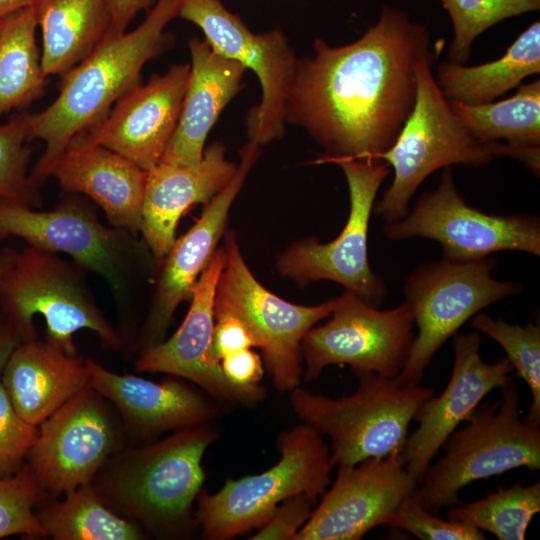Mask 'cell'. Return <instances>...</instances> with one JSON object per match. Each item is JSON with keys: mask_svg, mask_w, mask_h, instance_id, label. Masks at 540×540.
Masks as SVG:
<instances>
[{"mask_svg": "<svg viewBox=\"0 0 540 540\" xmlns=\"http://www.w3.org/2000/svg\"><path fill=\"white\" fill-rule=\"evenodd\" d=\"M431 44L424 25L389 5L352 43L331 47L316 39L314 55L297 59L285 122L322 146L319 162L377 160L412 112L416 64Z\"/></svg>", "mask_w": 540, "mask_h": 540, "instance_id": "cell-1", "label": "cell"}, {"mask_svg": "<svg viewBox=\"0 0 540 540\" xmlns=\"http://www.w3.org/2000/svg\"><path fill=\"white\" fill-rule=\"evenodd\" d=\"M180 0H157L144 21L130 32L110 30L95 49L63 78L61 90L46 109L27 114L31 138L45 150L30 177L35 184L70 141L102 120L117 100L140 83L144 65L169 44L166 25L179 12Z\"/></svg>", "mask_w": 540, "mask_h": 540, "instance_id": "cell-2", "label": "cell"}, {"mask_svg": "<svg viewBox=\"0 0 540 540\" xmlns=\"http://www.w3.org/2000/svg\"><path fill=\"white\" fill-rule=\"evenodd\" d=\"M218 434L198 424L162 440L123 447L90 482L100 499L159 538L187 534L205 480L202 458Z\"/></svg>", "mask_w": 540, "mask_h": 540, "instance_id": "cell-3", "label": "cell"}, {"mask_svg": "<svg viewBox=\"0 0 540 540\" xmlns=\"http://www.w3.org/2000/svg\"><path fill=\"white\" fill-rule=\"evenodd\" d=\"M435 42L416 64L415 104L393 145L377 157L393 169V180L375 205V213L385 222L403 218L409 202L433 172L455 164L481 166L497 157L509 156L525 165L532 163L531 148L503 142H483L476 138L455 114L432 72L442 51Z\"/></svg>", "mask_w": 540, "mask_h": 540, "instance_id": "cell-4", "label": "cell"}, {"mask_svg": "<svg viewBox=\"0 0 540 540\" xmlns=\"http://www.w3.org/2000/svg\"><path fill=\"white\" fill-rule=\"evenodd\" d=\"M86 270L58 253L27 245L0 253L1 319L20 343L37 339L34 316L46 322L45 340L77 355L74 334L88 329L103 348L120 351L124 341L97 305Z\"/></svg>", "mask_w": 540, "mask_h": 540, "instance_id": "cell-5", "label": "cell"}, {"mask_svg": "<svg viewBox=\"0 0 540 540\" xmlns=\"http://www.w3.org/2000/svg\"><path fill=\"white\" fill-rule=\"evenodd\" d=\"M500 388L501 399L479 403L466 425L446 439L444 455L428 466L415 495L430 512L461 502L459 492L473 481L540 468V422L521 418L512 379Z\"/></svg>", "mask_w": 540, "mask_h": 540, "instance_id": "cell-6", "label": "cell"}, {"mask_svg": "<svg viewBox=\"0 0 540 540\" xmlns=\"http://www.w3.org/2000/svg\"><path fill=\"white\" fill-rule=\"evenodd\" d=\"M353 372L358 386L349 396L330 398L299 387L291 391L296 415L329 438L332 468L402 451L410 422L434 396L431 388L400 386L370 371Z\"/></svg>", "mask_w": 540, "mask_h": 540, "instance_id": "cell-7", "label": "cell"}, {"mask_svg": "<svg viewBox=\"0 0 540 540\" xmlns=\"http://www.w3.org/2000/svg\"><path fill=\"white\" fill-rule=\"evenodd\" d=\"M280 460L260 474L227 479L214 494L199 493L195 513L202 536L229 540L260 527L286 498L306 493L317 501L331 482L330 447L308 423L282 432Z\"/></svg>", "mask_w": 540, "mask_h": 540, "instance_id": "cell-8", "label": "cell"}, {"mask_svg": "<svg viewBox=\"0 0 540 540\" xmlns=\"http://www.w3.org/2000/svg\"><path fill=\"white\" fill-rule=\"evenodd\" d=\"M497 261L485 257L469 261L443 259L418 267L406 279L404 293L418 334L407 361L394 381L417 386L436 352L480 310L517 295L521 284L499 281L492 271Z\"/></svg>", "mask_w": 540, "mask_h": 540, "instance_id": "cell-9", "label": "cell"}, {"mask_svg": "<svg viewBox=\"0 0 540 540\" xmlns=\"http://www.w3.org/2000/svg\"><path fill=\"white\" fill-rule=\"evenodd\" d=\"M226 263L220 275L214 315L239 319L262 349L275 388L291 392L301 378V340L317 322L331 315L338 298L315 306L290 303L267 290L244 262L233 233L225 239Z\"/></svg>", "mask_w": 540, "mask_h": 540, "instance_id": "cell-10", "label": "cell"}, {"mask_svg": "<svg viewBox=\"0 0 540 540\" xmlns=\"http://www.w3.org/2000/svg\"><path fill=\"white\" fill-rule=\"evenodd\" d=\"M133 235L100 222L93 207L80 197L66 198L49 211L0 198V240L18 237L29 246L67 254L100 276L118 299L126 297L138 254Z\"/></svg>", "mask_w": 540, "mask_h": 540, "instance_id": "cell-11", "label": "cell"}, {"mask_svg": "<svg viewBox=\"0 0 540 540\" xmlns=\"http://www.w3.org/2000/svg\"><path fill=\"white\" fill-rule=\"evenodd\" d=\"M37 427L25 462L50 498L90 483L127 442L114 406L89 386Z\"/></svg>", "mask_w": 540, "mask_h": 540, "instance_id": "cell-12", "label": "cell"}, {"mask_svg": "<svg viewBox=\"0 0 540 540\" xmlns=\"http://www.w3.org/2000/svg\"><path fill=\"white\" fill-rule=\"evenodd\" d=\"M383 231L392 240H435L444 259L453 261L481 259L504 250L540 255L538 217L488 214L468 205L456 188L451 167L444 168L439 185L422 194L409 213L385 222Z\"/></svg>", "mask_w": 540, "mask_h": 540, "instance_id": "cell-13", "label": "cell"}, {"mask_svg": "<svg viewBox=\"0 0 540 540\" xmlns=\"http://www.w3.org/2000/svg\"><path fill=\"white\" fill-rule=\"evenodd\" d=\"M349 188L350 210L345 227L332 241L322 244L308 238L280 255L281 275L299 282L331 280L365 303L379 306L387 291L368 259V228L377 192L391 168L381 160L338 159Z\"/></svg>", "mask_w": 540, "mask_h": 540, "instance_id": "cell-14", "label": "cell"}, {"mask_svg": "<svg viewBox=\"0 0 540 540\" xmlns=\"http://www.w3.org/2000/svg\"><path fill=\"white\" fill-rule=\"evenodd\" d=\"M331 315L326 324L312 327L301 340L306 382L332 364H347L352 371H370L390 379L398 376L414 340V317L406 302L383 311L346 290Z\"/></svg>", "mask_w": 540, "mask_h": 540, "instance_id": "cell-15", "label": "cell"}, {"mask_svg": "<svg viewBox=\"0 0 540 540\" xmlns=\"http://www.w3.org/2000/svg\"><path fill=\"white\" fill-rule=\"evenodd\" d=\"M178 16L197 25L213 50L258 77L262 98L246 117L250 141L265 145L280 139L298 59L283 32L254 34L219 0H180Z\"/></svg>", "mask_w": 540, "mask_h": 540, "instance_id": "cell-16", "label": "cell"}, {"mask_svg": "<svg viewBox=\"0 0 540 540\" xmlns=\"http://www.w3.org/2000/svg\"><path fill=\"white\" fill-rule=\"evenodd\" d=\"M326 490L294 540H358L389 515L418 486L401 451L354 465H338Z\"/></svg>", "mask_w": 540, "mask_h": 540, "instance_id": "cell-17", "label": "cell"}, {"mask_svg": "<svg viewBox=\"0 0 540 540\" xmlns=\"http://www.w3.org/2000/svg\"><path fill=\"white\" fill-rule=\"evenodd\" d=\"M225 263V247H219L191 289L190 307L180 327L168 340L140 353L135 368L186 379L220 401L255 403L263 400L265 391L231 384L212 349L215 294Z\"/></svg>", "mask_w": 540, "mask_h": 540, "instance_id": "cell-18", "label": "cell"}, {"mask_svg": "<svg viewBox=\"0 0 540 540\" xmlns=\"http://www.w3.org/2000/svg\"><path fill=\"white\" fill-rule=\"evenodd\" d=\"M478 333L454 337V363L443 392L432 396L418 409L414 420L418 428L407 436L401 451L406 470L418 485L433 457L446 439L465 422L481 400L495 388L511 380L514 369L508 358L487 363L480 355Z\"/></svg>", "mask_w": 540, "mask_h": 540, "instance_id": "cell-19", "label": "cell"}, {"mask_svg": "<svg viewBox=\"0 0 540 540\" xmlns=\"http://www.w3.org/2000/svg\"><path fill=\"white\" fill-rule=\"evenodd\" d=\"M189 73V64H178L138 83L81 134L148 172L160 163L176 129Z\"/></svg>", "mask_w": 540, "mask_h": 540, "instance_id": "cell-20", "label": "cell"}, {"mask_svg": "<svg viewBox=\"0 0 540 540\" xmlns=\"http://www.w3.org/2000/svg\"><path fill=\"white\" fill-rule=\"evenodd\" d=\"M85 365L88 386L114 406L131 445L155 441L163 432L208 423L218 412L209 394L180 379L153 382L114 373L92 359H85Z\"/></svg>", "mask_w": 540, "mask_h": 540, "instance_id": "cell-21", "label": "cell"}, {"mask_svg": "<svg viewBox=\"0 0 540 540\" xmlns=\"http://www.w3.org/2000/svg\"><path fill=\"white\" fill-rule=\"evenodd\" d=\"M259 154L250 141L240 151V163L229 183L207 204L197 222L176 239L164 258L153 303L139 335V353L160 343L178 305L189 300L191 289L212 258L226 225L230 206Z\"/></svg>", "mask_w": 540, "mask_h": 540, "instance_id": "cell-22", "label": "cell"}, {"mask_svg": "<svg viewBox=\"0 0 540 540\" xmlns=\"http://www.w3.org/2000/svg\"><path fill=\"white\" fill-rule=\"evenodd\" d=\"M237 165L225 157V147L213 143L191 165L160 162L147 172L139 231L157 261L176 238L181 217L196 204H208L231 180Z\"/></svg>", "mask_w": 540, "mask_h": 540, "instance_id": "cell-23", "label": "cell"}, {"mask_svg": "<svg viewBox=\"0 0 540 540\" xmlns=\"http://www.w3.org/2000/svg\"><path fill=\"white\" fill-rule=\"evenodd\" d=\"M67 193L83 194L104 211L113 227L140 229L147 172L118 153L77 134L49 170Z\"/></svg>", "mask_w": 540, "mask_h": 540, "instance_id": "cell-24", "label": "cell"}, {"mask_svg": "<svg viewBox=\"0 0 540 540\" xmlns=\"http://www.w3.org/2000/svg\"><path fill=\"white\" fill-rule=\"evenodd\" d=\"M190 73L176 129L160 162L191 165L204 153L209 131L239 92L245 68L197 38L189 42Z\"/></svg>", "mask_w": 540, "mask_h": 540, "instance_id": "cell-25", "label": "cell"}, {"mask_svg": "<svg viewBox=\"0 0 540 540\" xmlns=\"http://www.w3.org/2000/svg\"><path fill=\"white\" fill-rule=\"evenodd\" d=\"M0 380L18 414L38 426L88 386V373L78 354H66L37 338L17 345Z\"/></svg>", "mask_w": 540, "mask_h": 540, "instance_id": "cell-26", "label": "cell"}, {"mask_svg": "<svg viewBox=\"0 0 540 540\" xmlns=\"http://www.w3.org/2000/svg\"><path fill=\"white\" fill-rule=\"evenodd\" d=\"M42 33L44 75H65L111 30L107 0H28Z\"/></svg>", "mask_w": 540, "mask_h": 540, "instance_id": "cell-27", "label": "cell"}, {"mask_svg": "<svg viewBox=\"0 0 540 540\" xmlns=\"http://www.w3.org/2000/svg\"><path fill=\"white\" fill-rule=\"evenodd\" d=\"M539 72L540 22L535 21L518 35L502 57L475 66L443 62L436 70L435 80L448 101L477 105L494 101Z\"/></svg>", "mask_w": 540, "mask_h": 540, "instance_id": "cell-28", "label": "cell"}, {"mask_svg": "<svg viewBox=\"0 0 540 540\" xmlns=\"http://www.w3.org/2000/svg\"><path fill=\"white\" fill-rule=\"evenodd\" d=\"M47 536L55 540H140V526L110 509L90 483L65 494L62 500L49 498L36 509Z\"/></svg>", "mask_w": 540, "mask_h": 540, "instance_id": "cell-29", "label": "cell"}, {"mask_svg": "<svg viewBox=\"0 0 540 540\" xmlns=\"http://www.w3.org/2000/svg\"><path fill=\"white\" fill-rule=\"evenodd\" d=\"M37 22L30 4L3 17L0 32V115L39 98L46 76L35 32Z\"/></svg>", "mask_w": 540, "mask_h": 540, "instance_id": "cell-30", "label": "cell"}, {"mask_svg": "<svg viewBox=\"0 0 540 540\" xmlns=\"http://www.w3.org/2000/svg\"><path fill=\"white\" fill-rule=\"evenodd\" d=\"M470 132L483 142L540 148V80L519 86L504 100L469 105L449 101Z\"/></svg>", "mask_w": 540, "mask_h": 540, "instance_id": "cell-31", "label": "cell"}, {"mask_svg": "<svg viewBox=\"0 0 540 540\" xmlns=\"http://www.w3.org/2000/svg\"><path fill=\"white\" fill-rule=\"evenodd\" d=\"M540 510V481L531 485L515 483L499 487L477 501L450 506L445 516L488 531L500 540H523L526 530Z\"/></svg>", "mask_w": 540, "mask_h": 540, "instance_id": "cell-32", "label": "cell"}, {"mask_svg": "<svg viewBox=\"0 0 540 540\" xmlns=\"http://www.w3.org/2000/svg\"><path fill=\"white\" fill-rule=\"evenodd\" d=\"M447 11L452 27L448 57L464 64L474 41L483 32L508 18L538 11L540 0H439Z\"/></svg>", "mask_w": 540, "mask_h": 540, "instance_id": "cell-33", "label": "cell"}, {"mask_svg": "<svg viewBox=\"0 0 540 540\" xmlns=\"http://www.w3.org/2000/svg\"><path fill=\"white\" fill-rule=\"evenodd\" d=\"M471 324L504 349L513 368L530 388L532 403L527 417L540 422V327L532 322L526 326L509 324L480 312Z\"/></svg>", "mask_w": 540, "mask_h": 540, "instance_id": "cell-34", "label": "cell"}, {"mask_svg": "<svg viewBox=\"0 0 540 540\" xmlns=\"http://www.w3.org/2000/svg\"><path fill=\"white\" fill-rule=\"evenodd\" d=\"M28 113L14 115L0 124V198L39 207L41 195L38 185L28 173L31 139Z\"/></svg>", "mask_w": 540, "mask_h": 540, "instance_id": "cell-35", "label": "cell"}, {"mask_svg": "<svg viewBox=\"0 0 540 540\" xmlns=\"http://www.w3.org/2000/svg\"><path fill=\"white\" fill-rule=\"evenodd\" d=\"M49 498L26 462L14 474L0 478V538L17 534L47 537L36 509Z\"/></svg>", "mask_w": 540, "mask_h": 540, "instance_id": "cell-36", "label": "cell"}, {"mask_svg": "<svg viewBox=\"0 0 540 540\" xmlns=\"http://www.w3.org/2000/svg\"><path fill=\"white\" fill-rule=\"evenodd\" d=\"M384 525L406 530L422 540L486 539L482 530L435 516L420 504L415 491L396 507Z\"/></svg>", "mask_w": 540, "mask_h": 540, "instance_id": "cell-37", "label": "cell"}, {"mask_svg": "<svg viewBox=\"0 0 540 540\" xmlns=\"http://www.w3.org/2000/svg\"><path fill=\"white\" fill-rule=\"evenodd\" d=\"M37 429L18 414L0 380V478L14 474L25 463Z\"/></svg>", "mask_w": 540, "mask_h": 540, "instance_id": "cell-38", "label": "cell"}, {"mask_svg": "<svg viewBox=\"0 0 540 540\" xmlns=\"http://www.w3.org/2000/svg\"><path fill=\"white\" fill-rule=\"evenodd\" d=\"M316 500L306 493H298L283 500L250 537L252 540H294L297 532L308 521Z\"/></svg>", "mask_w": 540, "mask_h": 540, "instance_id": "cell-39", "label": "cell"}, {"mask_svg": "<svg viewBox=\"0 0 540 540\" xmlns=\"http://www.w3.org/2000/svg\"><path fill=\"white\" fill-rule=\"evenodd\" d=\"M212 349L220 362L225 356L258 347L257 341L247 327L231 315H215Z\"/></svg>", "mask_w": 540, "mask_h": 540, "instance_id": "cell-40", "label": "cell"}, {"mask_svg": "<svg viewBox=\"0 0 540 540\" xmlns=\"http://www.w3.org/2000/svg\"><path fill=\"white\" fill-rule=\"evenodd\" d=\"M220 363L225 377L234 386L249 391H265L259 385L263 367L257 353L245 349L225 356Z\"/></svg>", "mask_w": 540, "mask_h": 540, "instance_id": "cell-41", "label": "cell"}, {"mask_svg": "<svg viewBox=\"0 0 540 540\" xmlns=\"http://www.w3.org/2000/svg\"><path fill=\"white\" fill-rule=\"evenodd\" d=\"M156 0H107L111 13V30L126 32L127 27L140 11L149 10Z\"/></svg>", "mask_w": 540, "mask_h": 540, "instance_id": "cell-42", "label": "cell"}, {"mask_svg": "<svg viewBox=\"0 0 540 540\" xmlns=\"http://www.w3.org/2000/svg\"><path fill=\"white\" fill-rule=\"evenodd\" d=\"M19 344L17 337L6 323L0 319V376L9 356Z\"/></svg>", "mask_w": 540, "mask_h": 540, "instance_id": "cell-43", "label": "cell"}, {"mask_svg": "<svg viewBox=\"0 0 540 540\" xmlns=\"http://www.w3.org/2000/svg\"><path fill=\"white\" fill-rule=\"evenodd\" d=\"M28 3V0H0V18L20 9Z\"/></svg>", "mask_w": 540, "mask_h": 540, "instance_id": "cell-44", "label": "cell"}, {"mask_svg": "<svg viewBox=\"0 0 540 540\" xmlns=\"http://www.w3.org/2000/svg\"><path fill=\"white\" fill-rule=\"evenodd\" d=\"M2 22H3V18H0V32H1V28H2Z\"/></svg>", "mask_w": 540, "mask_h": 540, "instance_id": "cell-45", "label": "cell"}, {"mask_svg": "<svg viewBox=\"0 0 540 540\" xmlns=\"http://www.w3.org/2000/svg\"><path fill=\"white\" fill-rule=\"evenodd\" d=\"M0 319H1V314H0ZM2 320V319H1Z\"/></svg>", "mask_w": 540, "mask_h": 540, "instance_id": "cell-46", "label": "cell"}]
</instances>
